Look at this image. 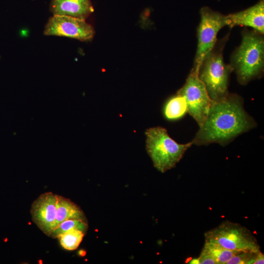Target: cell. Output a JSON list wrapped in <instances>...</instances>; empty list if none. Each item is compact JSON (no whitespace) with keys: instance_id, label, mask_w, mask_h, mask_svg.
<instances>
[{"instance_id":"6da1fadb","label":"cell","mask_w":264,"mask_h":264,"mask_svg":"<svg viewBox=\"0 0 264 264\" xmlns=\"http://www.w3.org/2000/svg\"><path fill=\"white\" fill-rule=\"evenodd\" d=\"M254 122L244 111L239 96L229 94L218 101H213L207 116L192 141L205 145H223L254 127Z\"/></svg>"},{"instance_id":"7a4b0ae2","label":"cell","mask_w":264,"mask_h":264,"mask_svg":"<svg viewBox=\"0 0 264 264\" xmlns=\"http://www.w3.org/2000/svg\"><path fill=\"white\" fill-rule=\"evenodd\" d=\"M257 31L244 30L240 45L232 54L230 64L242 85L262 75L264 66V38Z\"/></svg>"},{"instance_id":"3957f363","label":"cell","mask_w":264,"mask_h":264,"mask_svg":"<svg viewBox=\"0 0 264 264\" xmlns=\"http://www.w3.org/2000/svg\"><path fill=\"white\" fill-rule=\"evenodd\" d=\"M229 34L217 41L212 49L205 56L198 71L199 78L204 84L212 101L221 100L229 93V77L233 70L223 60V51Z\"/></svg>"},{"instance_id":"277c9868","label":"cell","mask_w":264,"mask_h":264,"mask_svg":"<svg viewBox=\"0 0 264 264\" xmlns=\"http://www.w3.org/2000/svg\"><path fill=\"white\" fill-rule=\"evenodd\" d=\"M145 134L147 153L154 167L161 173L175 167L193 144L192 141L185 144L177 143L161 127L148 129Z\"/></svg>"},{"instance_id":"5b68a950","label":"cell","mask_w":264,"mask_h":264,"mask_svg":"<svg viewBox=\"0 0 264 264\" xmlns=\"http://www.w3.org/2000/svg\"><path fill=\"white\" fill-rule=\"evenodd\" d=\"M205 242L235 251H260L258 241L246 227L225 220L204 234Z\"/></svg>"},{"instance_id":"8992f818","label":"cell","mask_w":264,"mask_h":264,"mask_svg":"<svg viewBox=\"0 0 264 264\" xmlns=\"http://www.w3.org/2000/svg\"><path fill=\"white\" fill-rule=\"evenodd\" d=\"M200 22L198 28V46L192 69L198 72L205 56L215 44L219 31L228 26L227 15L214 11L208 7L200 10Z\"/></svg>"},{"instance_id":"52a82bcc","label":"cell","mask_w":264,"mask_h":264,"mask_svg":"<svg viewBox=\"0 0 264 264\" xmlns=\"http://www.w3.org/2000/svg\"><path fill=\"white\" fill-rule=\"evenodd\" d=\"M177 94L185 98L187 112L200 127L206 120L213 101L197 71L192 69L185 84Z\"/></svg>"},{"instance_id":"ba28073f","label":"cell","mask_w":264,"mask_h":264,"mask_svg":"<svg viewBox=\"0 0 264 264\" xmlns=\"http://www.w3.org/2000/svg\"><path fill=\"white\" fill-rule=\"evenodd\" d=\"M44 34L46 36L90 41L94 37L95 30L86 20L67 16L53 15L46 22Z\"/></svg>"},{"instance_id":"9c48e42d","label":"cell","mask_w":264,"mask_h":264,"mask_svg":"<svg viewBox=\"0 0 264 264\" xmlns=\"http://www.w3.org/2000/svg\"><path fill=\"white\" fill-rule=\"evenodd\" d=\"M57 199V195L44 193L34 201L30 209L33 221L49 237L55 227Z\"/></svg>"},{"instance_id":"30bf717a","label":"cell","mask_w":264,"mask_h":264,"mask_svg":"<svg viewBox=\"0 0 264 264\" xmlns=\"http://www.w3.org/2000/svg\"><path fill=\"white\" fill-rule=\"evenodd\" d=\"M228 26L232 28L241 25L252 27L254 30L264 34V2L262 0L255 5L237 13L227 15Z\"/></svg>"},{"instance_id":"8fae6325","label":"cell","mask_w":264,"mask_h":264,"mask_svg":"<svg viewBox=\"0 0 264 264\" xmlns=\"http://www.w3.org/2000/svg\"><path fill=\"white\" fill-rule=\"evenodd\" d=\"M53 15L67 16L86 20L93 12L91 0H51Z\"/></svg>"},{"instance_id":"7c38bea8","label":"cell","mask_w":264,"mask_h":264,"mask_svg":"<svg viewBox=\"0 0 264 264\" xmlns=\"http://www.w3.org/2000/svg\"><path fill=\"white\" fill-rule=\"evenodd\" d=\"M57 198L55 227L67 219H86L81 208L70 199L58 195Z\"/></svg>"},{"instance_id":"4fadbf2b","label":"cell","mask_w":264,"mask_h":264,"mask_svg":"<svg viewBox=\"0 0 264 264\" xmlns=\"http://www.w3.org/2000/svg\"><path fill=\"white\" fill-rule=\"evenodd\" d=\"M187 112V106L185 98L178 94L168 100L164 110L165 116L169 120L178 119Z\"/></svg>"},{"instance_id":"5bb4252c","label":"cell","mask_w":264,"mask_h":264,"mask_svg":"<svg viewBox=\"0 0 264 264\" xmlns=\"http://www.w3.org/2000/svg\"><path fill=\"white\" fill-rule=\"evenodd\" d=\"M88 227L87 219H67L62 221L54 228L50 237L56 239L59 235L73 229L80 230L85 233L88 230Z\"/></svg>"},{"instance_id":"9a60e30c","label":"cell","mask_w":264,"mask_h":264,"mask_svg":"<svg viewBox=\"0 0 264 264\" xmlns=\"http://www.w3.org/2000/svg\"><path fill=\"white\" fill-rule=\"evenodd\" d=\"M202 250L212 256L216 261L217 264H226L231 258L238 252L206 242H205Z\"/></svg>"},{"instance_id":"2e32d148","label":"cell","mask_w":264,"mask_h":264,"mask_svg":"<svg viewBox=\"0 0 264 264\" xmlns=\"http://www.w3.org/2000/svg\"><path fill=\"white\" fill-rule=\"evenodd\" d=\"M85 235L81 230L73 229L59 235L57 238L64 249L74 250L78 248Z\"/></svg>"},{"instance_id":"e0dca14e","label":"cell","mask_w":264,"mask_h":264,"mask_svg":"<svg viewBox=\"0 0 264 264\" xmlns=\"http://www.w3.org/2000/svg\"><path fill=\"white\" fill-rule=\"evenodd\" d=\"M259 252L238 251L231 258L226 264H253Z\"/></svg>"},{"instance_id":"ac0fdd59","label":"cell","mask_w":264,"mask_h":264,"mask_svg":"<svg viewBox=\"0 0 264 264\" xmlns=\"http://www.w3.org/2000/svg\"><path fill=\"white\" fill-rule=\"evenodd\" d=\"M197 259L198 264H217L216 261L212 256L203 250Z\"/></svg>"},{"instance_id":"d6986e66","label":"cell","mask_w":264,"mask_h":264,"mask_svg":"<svg viewBox=\"0 0 264 264\" xmlns=\"http://www.w3.org/2000/svg\"><path fill=\"white\" fill-rule=\"evenodd\" d=\"M264 263V255L260 251L258 252L257 256L253 263V264H263Z\"/></svg>"},{"instance_id":"ffe728a7","label":"cell","mask_w":264,"mask_h":264,"mask_svg":"<svg viewBox=\"0 0 264 264\" xmlns=\"http://www.w3.org/2000/svg\"><path fill=\"white\" fill-rule=\"evenodd\" d=\"M79 254L82 256H84L86 255V251L84 250H81L79 251Z\"/></svg>"}]
</instances>
